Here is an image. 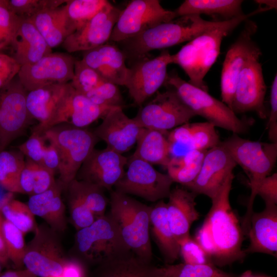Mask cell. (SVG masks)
Returning <instances> with one entry per match:
<instances>
[{
	"label": "cell",
	"instance_id": "obj_1",
	"mask_svg": "<svg viewBox=\"0 0 277 277\" xmlns=\"http://www.w3.org/2000/svg\"><path fill=\"white\" fill-rule=\"evenodd\" d=\"M234 177L230 174L211 200V207L194 238L215 266L229 265L246 255L242 249L245 235L229 200Z\"/></svg>",
	"mask_w": 277,
	"mask_h": 277
},
{
	"label": "cell",
	"instance_id": "obj_2",
	"mask_svg": "<svg viewBox=\"0 0 277 277\" xmlns=\"http://www.w3.org/2000/svg\"><path fill=\"white\" fill-rule=\"evenodd\" d=\"M269 10L260 6L249 14L221 21L216 26L188 42L177 53L171 54V64L184 70L189 78V83L208 91L204 78L219 56L223 39L250 17Z\"/></svg>",
	"mask_w": 277,
	"mask_h": 277
},
{
	"label": "cell",
	"instance_id": "obj_3",
	"mask_svg": "<svg viewBox=\"0 0 277 277\" xmlns=\"http://www.w3.org/2000/svg\"><path fill=\"white\" fill-rule=\"evenodd\" d=\"M220 22L208 21L199 15L183 16L159 24L119 43L126 58L137 61L144 58L153 50L189 42L216 26Z\"/></svg>",
	"mask_w": 277,
	"mask_h": 277
},
{
	"label": "cell",
	"instance_id": "obj_4",
	"mask_svg": "<svg viewBox=\"0 0 277 277\" xmlns=\"http://www.w3.org/2000/svg\"><path fill=\"white\" fill-rule=\"evenodd\" d=\"M220 144L248 177L251 193L241 224L246 235L250 219L254 212L253 206L258 187L262 180L270 174L275 164L277 143L250 141L233 133Z\"/></svg>",
	"mask_w": 277,
	"mask_h": 277
},
{
	"label": "cell",
	"instance_id": "obj_5",
	"mask_svg": "<svg viewBox=\"0 0 277 277\" xmlns=\"http://www.w3.org/2000/svg\"><path fill=\"white\" fill-rule=\"evenodd\" d=\"M109 212L116 223L128 248L139 257L151 261L150 215L151 206L114 190L110 191Z\"/></svg>",
	"mask_w": 277,
	"mask_h": 277
},
{
	"label": "cell",
	"instance_id": "obj_6",
	"mask_svg": "<svg viewBox=\"0 0 277 277\" xmlns=\"http://www.w3.org/2000/svg\"><path fill=\"white\" fill-rule=\"evenodd\" d=\"M165 85L171 87L185 104L196 114L234 134L246 133L252 121L239 118L224 103L211 95L208 91L197 88L180 77L176 72L168 73Z\"/></svg>",
	"mask_w": 277,
	"mask_h": 277
},
{
	"label": "cell",
	"instance_id": "obj_7",
	"mask_svg": "<svg viewBox=\"0 0 277 277\" xmlns=\"http://www.w3.org/2000/svg\"><path fill=\"white\" fill-rule=\"evenodd\" d=\"M42 134L57 150L60 160L58 180L66 189L100 140L86 128L66 124L54 126Z\"/></svg>",
	"mask_w": 277,
	"mask_h": 277
},
{
	"label": "cell",
	"instance_id": "obj_8",
	"mask_svg": "<svg viewBox=\"0 0 277 277\" xmlns=\"http://www.w3.org/2000/svg\"><path fill=\"white\" fill-rule=\"evenodd\" d=\"M75 247L77 252L75 258L87 265L95 266L129 250L109 212L96 219L89 226L77 230Z\"/></svg>",
	"mask_w": 277,
	"mask_h": 277
},
{
	"label": "cell",
	"instance_id": "obj_9",
	"mask_svg": "<svg viewBox=\"0 0 277 277\" xmlns=\"http://www.w3.org/2000/svg\"><path fill=\"white\" fill-rule=\"evenodd\" d=\"M127 166L124 175L114 186L115 191L151 202L168 197L173 182L167 174L132 155L128 158Z\"/></svg>",
	"mask_w": 277,
	"mask_h": 277
},
{
	"label": "cell",
	"instance_id": "obj_10",
	"mask_svg": "<svg viewBox=\"0 0 277 277\" xmlns=\"http://www.w3.org/2000/svg\"><path fill=\"white\" fill-rule=\"evenodd\" d=\"M196 116L176 91L157 92L155 97L141 107L133 118L142 128L169 132L188 123Z\"/></svg>",
	"mask_w": 277,
	"mask_h": 277
},
{
	"label": "cell",
	"instance_id": "obj_11",
	"mask_svg": "<svg viewBox=\"0 0 277 277\" xmlns=\"http://www.w3.org/2000/svg\"><path fill=\"white\" fill-rule=\"evenodd\" d=\"M177 17L174 11L164 9L158 0L132 1L121 11L109 40L121 42Z\"/></svg>",
	"mask_w": 277,
	"mask_h": 277
},
{
	"label": "cell",
	"instance_id": "obj_12",
	"mask_svg": "<svg viewBox=\"0 0 277 277\" xmlns=\"http://www.w3.org/2000/svg\"><path fill=\"white\" fill-rule=\"evenodd\" d=\"M34 232L33 238L26 245L23 259L26 269L37 277L61 275L67 258L56 232L41 225L37 226Z\"/></svg>",
	"mask_w": 277,
	"mask_h": 277
},
{
	"label": "cell",
	"instance_id": "obj_13",
	"mask_svg": "<svg viewBox=\"0 0 277 277\" xmlns=\"http://www.w3.org/2000/svg\"><path fill=\"white\" fill-rule=\"evenodd\" d=\"M27 93L17 75L0 91V147L3 150L24 133L33 119L26 105Z\"/></svg>",
	"mask_w": 277,
	"mask_h": 277
},
{
	"label": "cell",
	"instance_id": "obj_14",
	"mask_svg": "<svg viewBox=\"0 0 277 277\" xmlns=\"http://www.w3.org/2000/svg\"><path fill=\"white\" fill-rule=\"evenodd\" d=\"M70 84V83H69ZM92 102L86 96L77 92L70 84L65 95L49 119L37 124L32 133L42 135L47 129L61 124L85 128L100 118H103L112 108Z\"/></svg>",
	"mask_w": 277,
	"mask_h": 277
},
{
	"label": "cell",
	"instance_id": "obj_15",
	"mask_svg": "<svg viewBox=\"0 0 277 277\" xmlns=\"http://www.w3.org/2000/svg\"><path fill=\"white\" fill-rule=\"evenodd\" d=\"M244 22L243 29L226 53L221 72L222 102L231 109L241 71L250 57L262 54L260 49L252 40V36L257 30L256 24L249 19Z\"/></svg>",
	"mask_w": 277,
	"mask_h": 277
},
{
	"label": "cell",
	"instance_id": "obj_16",
	"mask_svg": "<svg viewBox=\"0 0 277 277\" xmlns=\"http://www.w3.org/2000/svg\"><path fill=\"white\" fill-rule=\"evenodd\" d=\"M261 55L250 57L241 71L231 107L235 114L254 111L261 118L268 116L264 105L266 86L259 62Z\"/></svg>",
	"mask_w": 277,
	"mask_h": 277
},
{
	"label": "cell",
	"instance_id": "obj_17",
	"mask_svg": "<svg viewBox=\"0 0 277 277\" xmlns=\"http://www.w3.org/2000/svg\"><path fill=\"white\" fill-rule=\"evenodd\" d=\"M75 60L66 53L52 52L21 66L17 75L27 92L49 85L68 83L74 75Z\"/></svg>",
	"mask_w": 277,
	"mask_h": 277
},
{
	"label": "cell",
	"instance_id": "obj_18",
	"mask_svg": "<svg viewBox=\"0 0 277 277\" xmlns=\"http://www.w3.org/2000/svg\"><path fill=\"white\" fill-rule=\"evenodd\" d=\"M171 64V54L163 51L154 58H142L129 68L125 86L134 103L141 106L149 97L157 92L164 84L167 67Z\"/></svg>",
	"mask_w": 277,
	"mask_h": 277
},
{
	"label": "cell",
	"instance_id": "obj_19",
	"mask_svg": "<svg viewBox=\"0 0 277 277\" xmlns=\"http://www.w3.org/2000/svg\"><path fill=\"white\" fill-rule=\"evenodd\" d=\"M121 11L108 1L95 16L66 38L63 48L69 53L84 52L107 43Z\"/></svg>",
	"mask_w": 277,
	"mask_h": 277
},
{
	"label": "cell",
	"instance_id": "obj_20",
	"mask_svg": "<svg viewBox=\"0 0 277 277\" xmlns=\"http://www.w3.org/2000/svg\"><path fill=\"white\" fill-rule=\"evenodd\" d=\"M128 158L110 149L93 150L80 167L75 179L110 191L124 175Z\"/></svg>",
	"mask_w": 277,
	"mask_h": 277
},
{
	"label": "cell",
	"instance_id": "obj_21",
	"mask_svg": "<svg viewBox=\"0 0 277 277\" xmlns=\"http://www.w3.org/2000/svg\"><path fill=\"white\" fill-rule=\"evenodd\" d=\"M236 165L227 149L220 143L207 150L198 175L185 188L212 200Z\"/></svg>",
	"mask_w": 277,
	"mask_h": 277
},
{
	"label": "cell",
	"instance_id": "obj_22",
	"mask_svg": "<svg viewBox=\"0 0 277 277\" xmlns=\"http://www.w3.org/2000/svg\"><path fill=\"white\" fill-rule=\"evenodd\" d=\"M142 128L133 118L126 115L123 108L114 107L108 111L93 132L100 140L106 143L107 148L122 154L136 143Z\"/></svg>",
	"mask_w": 277,
	"mask_h": 277
},
{
	"label": "cell",
	"instance_id": "obj_23",
	"mask_svg": "<svg viewBox=\"0 0 277 277\" xmlns=\"http://www.w3.org/2000/svg\"><path fill=\"white\" fill-rule=\"evenodd\" d=\"M249 245L245 253H261L276 258L277 205H265L261 212L252 213L246 235Z\"/></svg>",
	"mask_w": 277,
	"mask_h": 277
},
{
	"label": "cell",
	"instance_id": "obj_24",
	"mask_svg": "<svg viewBox=\"0 0 277 277\" xmlns=\"http://www.w3.org/2000/svg\"><path fill=\"white\" fill-rule=\"evenodd\" d=\"M126 58L119 48L106 43L84 51L82 60L104 80L117 86H125L129 71L125 64Z\"/></svg>",
	"mask_w": 277,
	"mask_h": 277
},
{
	"label": "cell",
	"instance_id": "obj_25",
	"mask_svg": "<svg viewBox=\"0 0 277 277\" xmlns=\"http://www.w3.org/2000/svg\"><path fill=\"white\" fill-rule=\"evenodd\" d=\"M197 195L184 187L176 186L170 191L166 203L167 216L177 242L190 235L192 224L200 218L195 201Z\"/></svg>",
	"mask_w": 277,
	"mask_h": 277
},
{
	"label": "cell",
	"instance_id": "obj_26",
	"mask_svg": "<svg viewBox=\"0 0 277 277\" xmlns=\"http://www.w3.org/2000/svg\"><path fill=\"white\" fill-rule=\"evenodd\" d=\"M90 277H162L160 267L128 250L96 266Z\"/></svg>",
	"mask_w": 277,
	"mask_h": 277
},
{
	"label": "cell",
	"instance_id": "obj_27",
	"mask_svg": "<svg viewBox=\"0 0 277 277\" xmlns=\"http://www.w3.org/2000/svg\"><path fill=\"white\" fill-rule=\"evenodd\" d=\"M10 46L11 56L21 66L34 63L52 53V48L29 19L22 21Z\"/></svg>",
	"mask_w": 277,
	"mask_h": 277
},
{
	"label": "cell",
	"instance_id": "obj_28",
	"mask_svg": "<svg viewBox=\"0 0 277 277\" xmlns=\"http://www.w3.org/2000/svg\"><path fill=\"white\" fill-rule=\"evenodd\" d=\"M64 189V185L58 179L47 190L30 195L27 204L34 215L43 219L56 232H64L67 227L65 206L62 198Z\"/></svg>",
	"mask_w": 277,
	"mask_h": 277
},
{
	"label": "cell",
	"instance_id": "obj_29",
	"mask_svg": "<svg viewBox=\"0 0 277 277\" xmlns=\"http://www.w3.org/2000/svg\"><path fill=\"white\" fill-rule=\"evenodd\" d=\"M161 252L165 264H172L180 256V246L169 225L166 203L160 200L151 206L150 233Z\"/></svg>",
	"mask_w": 277,
	"mask_h": 277
},
{
	"label": "cell",
	"instance_id": "obj_30",
	"mask_svg": "<svg viewBox=\"0 0 277 277\" xmlns=\"http://www.w3.org/2000/svg\"><path fill=\"white\" fill-rule=\"evenodd\" d=\"M65 4L42 10L29 18L52 49L62 44L73 33Z\"/></svg>",
	"mask_w": 277,
	"mask_h": 277
},
{
	"label": "cell",
	"instance_id": "obj_31",
	"mask_svg": "<svg viewBox=\"0 0 277 277\" xmlns=\"http://www.w3.org/2000/svg\"><path fill=\"white\" fill-rule=\"evenodd\" d=\"M70 86L51 84L27 92L26 105L32 118L42 124L47 121L65 95Z\"/></svg>",
	"mask_w": 277,
	"mask_h": 277
},
{
	"label": "cell",
	"instance_id": "obj_32",
	"mask_svg": "<svg viewBox=\"0 0 277 277\" xmlns=\"http://www.w3.org/2000/svg\"><path fill=\"white\" fill-rule=\"evenodd\" d=\"M168 132L143 128L136 142L135 150L132 155L149 164L166 167L171 151L167 138Z\"/></svg>",
	"mask_w": 277,
	"mask_h": 277
},
{
	"label": "cell",
	"instance_id": "obj_33",
	"mask_svg": "<svg viewBox=\"0 0 277 277\" xmlns=\"http://www.w3.org/2000/svg\"><path fill=\"white\" fill-rule=\"evenodd\" d=\"M243 2L241 0H186L174 11L177 17L204 14L220 15L227 21L244 14Z\"/></svg>",
	"mask_w": 277,
	"mask_h": 277
},
{
	"label": "cell",
	"instance_id": "obj_34",
	"mask_svg": "<svg viewBox=\"0 0 277 277\" xmlns=\"http://www.w3.org/2000/svg\"><path fill=\"white\" fill-rule=\"evenodd\" d=\"M206 151L190 150L183 155L170 158L166 167L173 182L185 188L192 183L200 172Z\"/></svg>",
	"mask_w": 277,
	"mask_h": 277
},
{
	"label": "cell",
	"instance_id": "obj_35",
	"mask_svg": "<svg viewBox=\"0 0 277 277\" xmlns=\"http://www.w3.org/2000/svg\"><path fill=\"white\" fill-rule=\"evenodd\" d=\"M25 164V156L18 150L0 151V186L8 192L22 193L19 180Z\"/></svg>",
	"mask_w": 277,
	"mask_h": 277
},
{
	"label": "cell",
	"instance_id": "obj_36",
	"mask_svg": "<svg viewBox=\"0 0 277 277\" xmlns=\"http://www.w3.org/2000/svg\"><path fill=\"white\" fill-rule=\"evenodd\" d=\"M67 187L76 193L96 219L106 214L108 200L105 194L104 189L76 179L72 181Z\"/></svg>",
	"mask_w": 277,
	"mask_h": 277
},
{
	"label": "cell",
	"instance_id": "obj_37",
	"mask_svg": "<svg viewBox=\"0 0 277 277\" xmlns=\"http://www.w3.org/2000/svg\"><path fill=\"white\" fill-rule=\"evenodd\" d=\"M105 0H68L66 12L73 33L80 29L105 5Z\"/></svg>",
	"mask_w": 277,
	"mask_h": 277
},
{
	"label": "cell",
	"instance_id": "obj_38",
	"mask_svg": "<svg viewBox=\"0 0 277 277\" xmlns=\"http://www.w3.org/2000/svg\"><path fill=\"white\" fill-rule=\"evenodd\" d=\"M162 277H236L214 264L192 265L184 263L160 267Z\"/></svg>",
	"mask_w": 277,
	"mask_h": 277
},
{
	"label": "cell",
	"instance_id": "obj_39",
	"mask_svg": "<svg viewBox=\"0 0 277 277\" xmlns=\"http://www.w3.org/2000/svg\"><path fill=\"white\" fill-rule=\"evenodd\" d=\"M0 211L5 219L13 224L24 234L34 231L37 227L35 215L28 205L23 202L11 199L2 206Z\"/></svg>",
	"mask_w": 277,
	"mask_h": 277
},
{
	"label": "cell",
	"instance_id": "obj_40",
	"mask_svg": "<svg viewBox=\"0 0 277 277\" xmlns=\"http://www.w3.org/2000/svg\"><path fill=\"white\" fill-rule=\"evenodd\" d=\"M3 232L9 261L12 262L17 269H21L24 265L23 259L26 248L24 234L4 218Z\"/></svg>",
	"mask_w": 277,
	"mask_h": 277
},
{
	"label": "cell",
	"instance_id": "obj_41",
	"mask_svg": "<svg viewBox=\"0 0 277 277\" xmlns=\"http://www.w3.org/2000/svg\"><path fill=\"white\" fill-rule=\"evenodd\" d=\"M215 126L208 122L190 123V150H208L220 144Z\"/></svg>",
	"mask_w": 277,
	"mask_h": 277
},
{
	"label": "cell",
	"instance_id": "obj_42",
	"mask_svg": "<svg viewBox=\"0 0 277 277\" xmlns=\"http://www.w3.org/2000/svg\"><path fill=\"white\" fill-rule=\"evenodd\" d=\"M104 81L96 71L82 60H75L74 75L69 83L77 92L85 95Z\"/></svg>",
	"mask_w": 277,
	"mask_h": 277
},
{
	"label": "cell",
	"instance_id": "obj_43",
	"mask_svg": "<svg viewBox=\"0 0 277 277\" xmlns=\"http://www.w3.org/2000/svg\"><path fill=\"white\" fill-rule=\"evenodd\" d=\"M67 1L7 0L6 7L22 19H29L42 10L61 6Z\"/></svg>",
	"mask_w": 277,
	"mask_h": 277
},
{
	"label": "cell",
	"instance_id": "obj_44",
	"mask_svg": "<svg viewBox=\"0 0 277 277\" xmlns=\"http://www.w3.org/2000/svg\"><path fill=\"white\" fill-rule=\"evenodd\" d=\"M85 96L98 106L121 108L124 106V101L117 85L106 81Z\"/></svg>",
	"mask_w": 277,
	"mask_h": 277
},
{
	"label": "cell",
	"instance_id": "obj_45",
	"mask_svg": "<svg viewBox=\"0 0 277 277\" xmlns=\"http://www.w3.org/2000/svg\"><path fill=\"white\" fill-rule=\"evenodd\" d=\"M68 193V205L71 221L78 230L89 226L96 219L76 193L70 188L66 189Z\"/></svg>",
	"mask_w": 277,
	"mask_h": 277
},
{
	"label": "cell",
	"instance_id": "obj_46",
	"mask_svg": "<svg viewBox=\"0 0 277 277\" xmlns=\"http://www.w3.org/2000/svg\"><path fill=\"white\" fill-rule=\"evenodd\" d=\"M183 263L192 265L213 264L200 244L190 235L178 241Z\"/></svg>",
	"mask_w": 277,
	"mask_h": 277
},
{
	"label": "cell",
	"instance_id": "obj_47",
	"mask_svg": "<svg viewBox=\"0 0 277 277\" xmlns=\"http://www.w3.org/2000/svg\"><path fill=\"white\" fill-rule=\"evenodd\" d=\"M22 20L5 5H0V45L10 46Z\"/></svg>",
	"mask_w": 277,
	"mask_h": 277
},
{
	"label": "cell",
	"instance_id": "obj_48",
	"mask_svg": "<svg viewBox=\"0 0 277 277\" xmlns=\"http://www.w3.org/2000/svg\"><path fill=\"white\" fill-rule=\"evenodd\" d=\"M46 140L42 135L32 133L29 138L18 147L26 158L41 164L43 154L46 145Z\"/></svg>",
	"mask_w": 277,
	"mask_h": 277
},
{
	"label": "cell",
	"instance_id": "obj_49",
	"mask_svg": "<svg viewBox=\"0 0 277 277\" xmlns=\"http://www.w3.org/2000/svg\"><path fill=\"white\" fill-rule=\"evenodd\" d=\"M33 194L42 193L54 185L56 182L55 172L46 167L33 162Z\"/></svg>",
	"mask_w": 277,
	"mask_h": 277
},
{
	"label": "cell",
	"instance_id": "obj_50",
	"mask_svg": "<svg viewBox=\"0 0 277 277\" xmlns=\"http://www.w3.org/2000/svg\"><path fill=\"white\" fill-rule=\"evenodd\" d=\"M21 67L11 56L0 53V91L18 74Z\"/></svg>",
	"mask_w": 277,
	"mask_h": 277
},
{
	"label": "cell",
	"instance_id": "obj_51",
	"mask_svg": "<svg viewBox=\"0 0 277 277\" xmlns=\"http://www.w3.org/2000/svg\"><path fill=\"white\" fill-rule=\"evenodd\" d=\"M264 200L265 205H277V173H274L264 178L256 192Z\"/></svg>",
	"mask_w": 277,
	"mask_h": 277
},
{
	"label": "cell",
	"instance_id": "obj_52",
	"mask_svg": "<svg viewBox=\"0 0 277 277\" xmlns=\"http://www.w3.org/2000/svg\"><path fill=\"white\" fill-rule=\"evenodd\" d=\"M270 112L267 124L269 139L271 143H277V75L272 83L270 95Z\"/></svg>",
	"mask_w": 277,
	"mask_h": 277
},
{
	"label": "cell",
	"instance_id": "obj_53",
	"mask_svg": "<svg viewBox=\"0 0 277 277\" xmlns=\"http://www.w3.org/2000/svg\"><path fill=\"white\" fill-rule=\"evenodd\" d=\"M87 265L76 258L66 259L62 277H90Z\"/></svg>",
	"mask_w": 277,
	"mask_h": 277
},
{
	"label": "cell",
	"instance_id": "obj_54",
	"mask_svg": "<svg viewBox=\"0 0 277 277\" xmlns=\"http://www.w3.org/2000/svg\"><path fill=\"white\" fill-rule=\"evenodd\" d=\"M33 162L26 158L25 166L21 173L19 185L22 193L33 194Z\"/></svg>",
	"mask_w": 277,
	"mask_h": 277
},
{
	"label": "cell",
	"instance_id": "obj_55",
	"mask_svg": "<svg viewBox=\"0 0 277 277\" xmlns=\"http://www.w3.org/2000/svg\"><path fill=\"white\" fill-rule=\"evenodd\" d=\"M60 160L58 153L55 147L51 143L46 145L43 154L41 164L54 171H58Z\"/></svg>",
	"mask_w": 277,
	"mask_h": 277
},
{
	"label": "cell",
	"instance_id": "obj_56",
	"mask_svg": "<svg viewBox=\"0 0 277 277\" xmlns=\"http://www.w3.org/2000/svg\"><path fill=\"white\" fill-rule=\"evenodd\" d=\"M4 217L0 211V260L7 265L9 259L7 256L3 232Z\"/></svg>",
	"mask_w": 277,
	"mask_h": 277
},
{
	"label": "cell",
	"instance_id": "obj_57",
	"mask_svg": "<svg viewBox=\"0 0 277 277\" xmlns=\"http://www.w3.org/2000/svg\"><path fill=\"white\" fill-rule=\"evenodd\" d=\"M0 277H37L27 269L10 270L0 274Z\"/></svg>",
	"mask_w": 277,
	"mask_h": 277
},
{
	"label": "cell",
	"instance_id": "obj_58",
	"mask_svg": "<svg viewBox=\"0 0 277 277\" xmlns=\"http://www.w3.org/2000/svg\"><path fill=\"white\" fill-rule=\"evenodd\" d=\"M255 3L260 4V5H264L266 7L272 9H276L277 1L274 0H259L255 1Z\"/></svg>",
	"mask_w": 277,
	"mask_h": 277
},
{
	"label": "cell",
	"instance_id": "obj_59",
	"mask_svg": "<svg viewBox=\"0 0 277 277\" xmlns=\"http://www.w3.org/2000/svg\"><path fill=\"white\" fill-rule=\"evenodd\" d=\"M239 277H271L269 276H258L254 275L251 270H247L243 273Z\"/></svg>",
	"mask_w": 277,
	"mask_h": 277
},
{
	"label": "cell",
	"instance_id": "obj_60",
	"mask_svg": "<svg viewBox=\"0 0 277 277\" xmlns=\"http://www.w3.org/2000/svg\"><path fill=\"white\" fill-rule=\"evenodd\" d=\"M6 266V265L0 260V274L1 273V271H2L4 267Z\"/></svg>",
	"mask_w": 277,
	"mask_h": 277
},
{
	"label": "cell",
	"instance_id": "obj_61",
	"mask_svg": "<svg viewBox=\"0 0 277 277\" xmlns=\"http://www.w3.org/2000/svg\"><path fill=\"white\" fill-rule=\"evenodd\" d=\"M7 0H0V5H5L6 6Z\"/></svg>",
	"mask_w": 277,
	"mask_h": 277
},
{
	"label": "cell",
	"instance_id": "obj_62",
	"mask_svg": "<svg viewBox=\"0 0 277 277\" xmlns=\"http://www.w3.org/2000/svg\"><path fill=\"white\" fill-rule=\"evenodd\" d=\"M4 48H5V47L0 45V50H3V49H4Z\"/></svg>",
	"mask_w": 277,
	"mask_h": 277
},
{
	"label": "cell",
	"instance_id": "obj_63",
	"mask_svg": "<svg viewBox=\"0 0 277 277\" xmlns=\"http://www.w3.org/2000/svg\"><path fill=\"white\" fill-rule=\"evenodd\" d=\"M48 277H62V275H58V276H48Z\"/></svg>",
	"mask_w": 277,
	"mask_h": 277
},
{
	"label": "cell",
	"instance_id": "obj_64",
	"mask_svg": "<svg viewBox=\"0 0 277 277\" xmlns=\"http://www.w3.org/2000/svg\"><path fill=\"white\" fill-rule=\"evenodd\" d=\"M3 150L1 149V147H0V151H2Z\"/></svg>",
	"mask_w": 277,
	"mask_h": 277
}]
</instances>
